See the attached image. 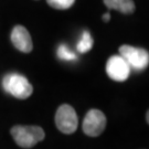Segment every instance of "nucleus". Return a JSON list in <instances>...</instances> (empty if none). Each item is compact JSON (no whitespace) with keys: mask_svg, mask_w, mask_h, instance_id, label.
I'll list each match as a JSON object with an SVG mask.
<instances>
[{"mask_svg":"<svg viewBox=\"0 0 149 149\" xmlns=\"http://www.w3.org/2000/svg\"><path fill=\"white\" fill-rule=\"evenodd\" d=\"M93 44H94V41H93V38L90 34V32L84 31L83 34H82L81 40L77 43L76 49H77V51L80 53H86V52H88L91 49L93 48Z\"/></svg>","mask_w":149,"mask_h":149,"instance_id":"obj_9","label":"nucleus"},{"mask_svg":"<svg viewBox=\"0 0 149 149\" xmlns=\"http://www.w3.org/2000/svg\"><path fill=\"white\" fill-rule=\"evenodd\" d=\"M55 125L61 133L71 135L76 132L79 118L73 107L69 104H62L55 113Z\"/></svg>","mask_w":149,"mask_h":149,"instance_id":"obj_3","label":"nucleus"},{"mask_svg":"<svg viewBox=\"0 0 149 149\" xmlns=\"http://www.w3.org/2000/svg\"><path fill=\"white\" fill-rule=\"evenodd\" d=\"M103 20L105 22H108L111 20V15H109V12H106V13L103 15Z\"/></svg>","mask_w":149,"mask_h":149,"instance_id":"obj_12","label":"nucleus"},{"mask_svg":"<svg viewBox=\"0 0 149 149\" xmlns=\"http://www.w3.org/2000/svg\"><path fill=\"white\" fill-rule=\"evenodd\" d=\"M106 73L113 81L124 82L130 74V66L123 56L113 55L106 63Z\"/></svg>","mask_w":149,"mask_h":149,"instance_id":"obj_6","label":"nucleus"},{"mask_svg":"<svg viewBox=\"0 0 149 149\" xmlns=\"http://www.w3.org/2000/svg\"><path fill=\"white\" fill-rule=\"evenodd\" d=\"M2 87L7 93L19 100H26L33 92V87L27 77L17 73L6 75L2 80Z\"/></svg>","mask_w":149,"mask_h":149,"instance_id":"obj_2","label":"nucleus"},{"mask_svg":"<svg viewBox=\"0 0 149 149\" xmlns=\"http://www.w3.org/2000/svg\"><path fill=\"white\" fill-rule=\"evenodd\" d=\"M11 136L18 146L22 148H31L44 139L45 134L43 128L39 126H13L10 130Z\"/></svg>","mask_w":149,"mask_h":149,"instance_id":"obj_1","label":"nucleus"},{"mask_svg":"<svg viewBox=\"0 0 149 149\" xmlns=\"http://www.w3.org/2000/svg\"><path fill=\"white\" fill-rule=\"evenodd\" d=\"M11 42L23 53H30L33 49L32 39L30 33L23 26H16L11 31Z\"/></svg>","mask_w":149,"mask_h":149,"instance_id":"obj_7","label":"nucleus"},{"mask_svg":"<svg viewBox=\"0 0 149 149\" xmlns=\"http://www.w3.org/2000/svg\"><path fill=\"white\" fill-rule=\"evenodd\" d=\"M106 116L98 109H91L84 117L82 129L90 137H97L106 128Z\"/></svg>","mask_w":149,"mask_h":149,"instance_id":"obj_5","label":"nucleus"},{"mask_svg":"<svg viewBox=\"0 0 149 149\" xmlns=\"http://www.w3.org/2000/svg\"><path fill=\"white\" fill-rule=\"evenodd\" d=\"M58 56L64 61H73L76 59V54L72 52L65 44H61L58 49Z\"/></svg>","mask_w":149,"mask_h":149,"instance_id":"obj_11","label":"nucleus"},{"mask_svg":"<svg viewBox=\"0 0 149 149\" xmlns=\"http://www.w3.org/2000/svg\"><path fill=\"white\" fill-rule=\"evenodd\" d=\"M49 6L58 10H65L69 9L74 5L75 0H47Z\"/></svg>","mask_w":149,"mask_h":149,"instance_id":"obj_10","label":"nucleus"},{"mask_svg":"<svg viewBox=\"0 0 149 149\" xmlns=\"http://www.w3.org/2000/svg\"><path fill=\"white\" fill-rule=\"evenodd\" d=\"M119 55L123 56L128 65L137 71L146 69L149 63L148 52L140 48H135L132 45H122L119 48Z\"/></svg>","mask_w":149,"mask_h":149,"instance_id":"obj_4","label":"nucleus"},{"mask_svg":"<svg viewBox=\"0 0 149 149\" xmlns=\"http://www.w3.org/2000/svg\"><path fill=\"white\" fill-rule=\"evenodd\" d=\"M108 9H114L124 15H130L135 11V3L133 0H104Z\"/></svg>","mask_w":149,"mask_h":149,"instance_id":"obj_8","label":"nucleus"}]
</instances>
